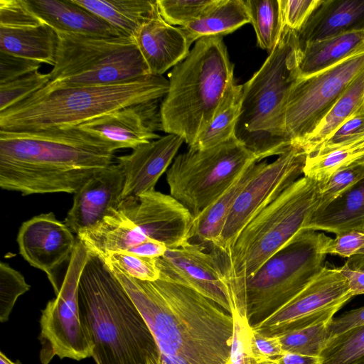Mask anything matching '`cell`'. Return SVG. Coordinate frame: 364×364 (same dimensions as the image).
Returning a JSON list of instances; mask_svg holds the SVG:
<instances>
[{"mask_svg": "<svg viewBox=\"0 0 364 364\" xmlns=\"http://www.w3.org/2000/svg\"><path fill=\"white\" fill-rule=\"evenodd\" d=\"M105 264L144 318L161 364H228L234 333L232 314L186 286L162 278L141 281Z\"/></svg>", "mask_w": 364, "mask_h": 364, "instance_id": "cell-1", "label": "cell"}, {"mask_svg": "<svg viewBox=\"0 0 364 364\" xmlns=\"http://www.w3.org/2000/svg\"><path fill=\"white\" fill-rule=\"evenodd\" d=\"M117 150L77 126L0 131V187L23 196L75 193Z\"/></svg>", "mask_w": 364, "mask_h": 364, "instance_id": "cell-2", "label": "cell"}, {"mask_svg": "<svg viewBox=\"0 0 364 364\" xmlns=\"http://www.w3.org/2000/svg\"><path fill=\"white\" fill-rule=\"evenodd\" d=\"M78 299L96 364H161L144 318L104 260L90 252L80 279Z\"/></svg>", "mask_w": 364, "mask_h": 364, "instance_id": "cell-3", "label": "cell"}, {"mask_svg": "<svg viewBox=\"0 0 364 364\" xmlns=\"http://www.w3.org/2000/svg\"><path fill=\"white\" fill-rule=\"evenodd\" d=\"M168 87V80L154 75L109 85H46L0 112V131L36 132L77 126L129 105L159 100L166 95Z\"/></svg>", "mask_w": 364, "mask_h": 364, "instance_id": "cell-4", "label": "cell"}, {"mask_svg": "<svg viewBox=\"0 0 364 364\" xmlns=\"http://www.w3.org/2000/svg\"><path fill=\"white\" fill-rule=\"evenodd\" d=\"M223 36L198 39L188 56L168 75L160 105L162 130L191 146L213 119L225 91L234 80Z\"/></svg>", "mask_w": 364, "mask_h": 364, "instance_id": "cell-5", "label": "cell"}, {"mask_svg": "<svg viewBox=\"0 0 364 364\" xmlns=\"http://www.w3.org/2000/svg\"><path fill=\"white\" fill-rule=\"evenodd\" d=\"M299 78L296 33L283 27L277 46L242 85L235 136L260 161L282 154L292 144L285 129V113L290 91Z\"/></svg>", "mask_w": 364, "mask_h": 364, "instance_id": "cell-6", "label": "cell"}, {"mask_svg": "<svg viewBox=\"0 0 364 364\" xmlns=\"http://www.w3.org/2000/svg\"><path fill=\"white\" fill-rule=\"evenodd\" d=\"M325 183L303 176L241 230L226 252L215 254L229 289L253 274L305 228L319 205Z\"/></svg>", "mask_w": 364, "mask_h": 364, "instance_id": "cell-7", "label": "cell"}, {"mask_svg": "<svg viewBox=\"0 0 364 364\" xmlns=\"http://www.w3.org/2000/svg\"><path fill=\"white\" fill-rule=\"evenodd\" d=\"M331 237L306 230L230 289L233 309L251 324L260 321L304 289L326 266ZM252 324V325H253Z\"/></svg>", "mask_w": 364, "mask_h": 364, "instance_id": "cell-8", "label": "cell"}, {"mask_svg": "<svg viewBox=\"0 0 364 364\" xmlns=\"http://www.w3.org/2000/svg\"><path fill=\"white\" fill-rule=\"evenodd\" d=\"M56 32L50 87L109 85L150 75L133 38Z\"/></svg>", "mask_w": 364, "mask_h": 364, "instance_id": "cell-9", "label": "cell"}, {"mask_svg": "<svg viewBox=\"0 0 364 364\" xmlns=\"http://www.w3.org/2000/svg\"><path fill=\"white\" fill-rule=\"evenodd\" d=\"M257 161H261L235 136L208 149H188L173 159L166 172L170 195L195 218Z\"/></svg>", "mask_w": 364, "mask_h": 364, "instance_id": "cell-10", "label": "cell"}, {"mask_svg": "<svg viewBox=\"0 0 364 364\" xmlns=\"http://www.w3.org/2000/svg\"><path fill=\"white\" fill-rule=\"evenodd\" d=\"M90 252L77 239L68 266L55 299L41 311L40 360L48 364L55 356L81 360L92 356L94 345L81 318L80 279Z\"/></svg>", "mask_w": 364, "mask_h": 364, "instance_id": "cell-11", "label": "cell"}, {"mask_svg": "<svg viewBox=\"0 0 364 364\" xmlns=\"http://www.w3.org/2000/svg\"><path fill=\"white\" fill-rule=\"evenodd\" d=\"M364 70V52L317 73L299 78L287 103L285 129L300 144L319 124L351 82Z\"/></svg>", "mask_w": 364, "mask_h": 364, "instance_id": "cell-12", "label": "cell"}, {"mask_svg": "<svg viewBox=\"0 0 364 364\" xmlns=\"http://www.w3.org/2000/svg\"><path fill=\"white\" fill-rule=\"evenodd\" d=\"M306 158L303 148L292 144L273 162H266L237 197L210 249L228 251L247 223L304 175Z\"/></svg>", "mask_w": 364, "mask_h": 364, "instance_id": "cell-13", "label": "cell"}, {"mask_svg": "<svg viewBox=\"0 0 364 364\" xmlns=\"http://www.w3.org/2000/svg\"><path fill=\"white\" fill-rule=\"evenodd\" d=\"M353 297L338 267L326 265L299 294L251 326L260 333L276 336L331 321L336 313Z\"/></svg>", "mask_w": 364, "mask_h": 364, "instance_id": "cell-14", "label": "cell"}, {"mask_svg": "<svg viewBox=\"0 0 364 364\" xmlns=\"http://www.w3.org/2000/svg\"><path fill=\"white\" fill-rule=\"evenodd\" d=\"M117 208L149 240L167 249L190 242L194 216L177 199L153 191L121 200Z\"/></svg>", "mask_w": 364, "mask_h": 364, "instance_id": "cell-15", "label": "cell"}, {"mask_svg": "<svg viewBox=\"0 0 364 364\" xmlns=\"http://www.w3.org/2000/svg\"><path fill=\"white\" fill-rule=\"evenodd\" d=\"M155 260L159 278L190 287L232 314L228 284L215 254L207 252L205 245L190 241L181 247L167 249Z\"/></svg>", "mask_w": 364, "mask_h": 364, "instance_id": "cell-16", "label": "cell"}, {"mask_svg": "<svg viewBox=\"0 0 364 364\" xmlns=\"http://www.w3.org/2000/svg\"><path fill=\"white\" fill-rule=\"evenodd\" d=\"M74 233L52 212L36 215L22 223L17 235L21 256L44 272L57 294L60 285L54 271L70 260L77 243Z\"/></svg>", "mask_w": 364, "mask_h": 364, "instance_id": "cell-17", "label": "cell"}, {"mask_svg": "<svg viewBox=\"0 0 364 364\" xmlns=\"http://www.w3.org/2000/svg\"><path fill=\"white\" fill-rule=\"evenodd\" d=\"M159 100L129 105L87 121L77 127L116 150L136 147L159 139L161 129Z\"/></svg>", "mask_w": 364, "mask_h": 364, "instance_id": "cell-18", "label": "cell"}, {"mask_svg": "<svg viewBox=\"0 0 364 364\" xmlns=\"http://www.w3.org/2000/svg\"><path fill=\"white\" fill-rule=\"evenodd\" d=\"M124 176L118 164L96 173L74 193L64 223L75 234L95 225L122 200Z\"/></svg>", "mask_w": 364, "mask_h": 364, "instance_id": "cell-19", "label": "cell"}, {"mask_svg": "<svg viewBox=\"0 0 364 364\" xmlns=\"http://www.w3.org/2000/svg\"><path fill=\"white\" fill-rule=\"evenodd\" d=\"M183 142L181 136L167 134L117 157V164L124 176L122 199L155 191L158 180L173 162Z\"/></svg>", "mask_w": 364, "mask_h": 364, "instance_id": "cell-20", "label": "cell"}, {"mask_svg": "<svg viewBox=\"0 0 364 364\" xmlns=\"http://www.w3.org/2000/svg\"><path fill=\"white\" fill-rule=\"evenodd\" d=\"M134 40L150 75H162L190 53L191 46L181 28L166 22L159 9L139 28Z\"/></svg>", "mask_w": 364, "mask_h": 364, "instance_id": "cell-21", "label": "cell"}, {"mask_svg": "<svg viewBox=\"0 0 364 364\" xmlns=\"http://www.w3.org/2000/svg\"><path fill=\"white\" fill-rule=\"evenodd\" d=\"M364 30V0H321L301 28L298 46Z\"/></svg>", "mask_w": 364, "mask_h": 364, "instance_id": "cell-22", "label": "cell"}, {"mask_svg": "<svg viewBox=\"0 0 364 364\" xmlns=\"http://www.w3.org/2000/svg\"><path fill=\"white\" fill-rule=\"evenodd\" d=\"M58 36L40 18L12 26H0V52L54 65Z\"/></svg>", "mask_w": 364, "mask_h": 364, "instance_id": "cell-23", "label": "cell"}, {"mask_svg": "<svg viewBox=\"0 0 364 364\" xmlns=\"http://www.w3.org/2000/svg\"><path fill=\"white\" fill-rule=\"evenodd\" d=\"M26 2L38 18L56 31L106 37L122 36L73 0H26Z\"/></svg>", "mask_w": 364, "mask_h": 364, "instance_id": "cell-24", "label": "cell"}, {"mask_svg": "<svg viewBox=\"0 0 364 364\" xmlns=\"http://www.w3.org/2000/svg\"><path fill=\"white\" fill-rule=\"evenodd\" d=\"M361 52H364V30L298 46L299 78L321 72Z\"/></svg>", "mask_w": 364, "mask_h": 364, "instance_id": "cell-25", "label": "cell"}, {"mask_svg": "<svg viewBox=\"0 0 364 364\" xmlns=\"http://www.w3.org/2000/svg\"><path fill=\"white\" fill-rule=\"evenodd\" d=\"M305 230L335 235L364 230V177L328 205L317 209Z\"/></svg>", "mask_w": 364, "mask_h": 364, "instance_id": "cell-26", "label": "cell"}, {"mask_svg": "<svg viewBox=\"0 0 364 364\" xmlns=\"http://www.w3.org/2000/svg\"><path fill=\"white\" fill-rule=\"evenodd\" d=\"M265 163L257 161L248 165L213 203L194 218L192 238L205 246L215 244L237 197Z\"/></svg>", "mask_w": 364, "mask_h": 364, "instance_id": "cell-27", "label": "cell"}, {"mask_svg": "<svg viewBox=\"0 0 364 364\" xmlns=\"http://www.w3.org/2000/svg\"><path fill=\"white\" fill-rule=\"evenodd\" d=\"M119 31L134 38L139 28L158 10L152 0H73Z\"/></svg>", "mask_w": 364, "mask_h": 364, "instance_id": "cell-28", "label": "cell"}, {"mask_svg": "<svg viewBox=\"0 0 364 364\" xmlns=\"http://www.w3.org/2000/svg\"><path fill=\"white\" fill-rule=\"evenodd\" d=\"M250 23L243 0H215L198 19L180 27L190 46L206 36H223Z\"/></svg>", "mask_w": 364, "mask_h": 364, "instance_id": "cell-29", "label": "cell"}, {"mask_svg": "<svg viewBox=\"0 0 364 364\" xmlns=\"http://www.w3.org/2000/svg\"><path fill=\"white\" fill-rule=\"evenodd\" d=\"M364 105V70L351 82L316 129L299 144L306 155L316 151L330 135Z\"/></svg>", "mask_w": 364, "mask_h": 364, "instance_id": "cell-30", "label": "cell"}, {"mask_svg": "<svg viewBox=\"0 0 364 364\" xmlns=\"http://www.w3.org/2000/svg\"><path fill=\"white\" fill-rule=\"evenodd\" d=\"M242 98V85L232 80L225 91L213 121L188 149H208L235 136L241 113Z\"/></svg>", "mask_w": 364, "mask_h": 364, "instance_id": "cell-31", "label": "cell"}, {"mask_svg": "<svg viewBox=\"0 0 364 364\" xmlns=\"http://www.w3.org/2000/svg\"><path fill=\"white\" fill-rule=\"evenodd\" d=\"M364 157V134L336 146L306 155L304 176L325 183L339 169Z\"/></svg>", "mask_w": 364, "mask_h": 364, "instance_id": "cell-32", "label": "cell"}, {"mask_svg": "<svg viewBox=\"0 0 364 364\" xmlns=\"http://www.w3.org/2000/svg\"><path fill=\"white\" fill-rule=\"evenodd\" d=\"M257 45L271 53L278 44L283 25L279 0H246Z\"/></svg>", "mask_w": 364, "mask_h": 364, "instance_id": "cell-33", "label": "cell"}, {"mask_svg": "<svg viewBox=\"0 0 364 364\" xmlns=\"http://www.w3.org/2000/svg\"><path fill=\"white\" fill-rule=\"evenodd\" d=\"M318 358L320 364H364V324L331 336Z\"/></svg>", "mask_w": 364, "mask_h": 364, "instance_id": "cell-34", "label": "cell"}, {"mask_svg": "<svg viewBox=\"0 0 364 364\" xmlns=\"http://www.w3.org/2000/svg\"><path fill=\"white\" fill-rule=\"evenodd\" d=\"M331 321L305 326L276 336L284 353L318 357L332 336L329 329Z\"/></svg>", "mask_w": 364, "mask_h": 364, "instance_id": "cell-35", "label": "cell"}, {"mask_svg": "<svg viewBox=\"0 0 364 364\" xmlns=\"http://www.w3.org/2000/svg\"><path fill=\"white\" fill-rule=\"evenodd\" d=\"M49 82V73H42L38 70L12 81L0 84V112L27 99Z\"/></svg>", "mask_w": 364, "mask_h": 364, "instance_id": "cell-36", "label": "cell"}, {"mask_svg": "<svg viewBox=\"0 0 364 364\" xmlns=\"http://www.w3.org/2000/svg\"><path fill=\"white\" fill-rule=\"evenodd\" d=\"M215 0H156L163 19L172 26H185L200 18Z\"/></svg>", "mask_w": 364, "mask_h": 364, "instance_id": "cell-37", "label": "cell"}, {"mask_svg": "<svg viewBox=\"0 0 364 364\" xmlns=\"http://www.w3.org/2000/svg\"><path fill=\"white\" fill-rule=\"evenodd\" d=\"M30 289L24 277L9 264L0 263V321L6 322L18 298Z\"/></svg>", "mask_w": 364, "mask_h": 364, "instance_id": "cell-38", "label": "cell"}, {"mask_svg": "<svg viewBox=\"0 0 364 364\" xmlns=\"http://www.w3.org/2000/svg\"><path fill=\"white\" fill-rule=\"evenodd\" d=\"M102 259L106 263L114 265L127 275L141 281L154 282L160 277L155 258L127 252H115Z\"/></svg>", "mask_w": 364, "mask_h": 364, "instance_id": "cell-39", "label": "cell"}, {"mask_svg": "<svg viewBox=\"0 0 364 364\" xmlns=\"http://www.w3.org/2000/svg\"><path fill=\"white\" fill-rule=\"evenodd\" d=\"M363 177L364 164H352L335 172L323 187L317 209L328 205Z\"/></svg>", "mask_w": 364, "mask_h": 364, "instance_id": "cell-40", "label": "cell"}, {"mask_svg": "<svg viewBox=\"0 0 364 364\" xmlns=\"http://www.w3.org/2000/svg\"><path fill=\"white\" fill-rule=\"evenodd\" d=\"M249 353L254 363L269 361L284 351L277 336H267L254 331L250 325L247 335Z\"/></svg>", "mask_w": 364, "mask_h": 364, "instance_id": "cell-41", "label": "cell"}, {"mask_svg": "<svg viewBox=\"0 0 364 364\" xmlns=\"http://www.w3.org/2000/svg\"><path fill=\"white\" fill-rule=\"evenodd\" d=\"M320 1L321 0H279L283 27L299 31Z\"/></svg>", "mask_w": 364, "mask_h": 364, "instance_id": "cell-42", "label": "cell"}, {"mask_svg": "<svg viewBox=\"0 0 364 364\" xmlns=\"http://www.w3.org/2000/svg\"><path fill=\"white\" fill-rule=\"evenodd\" d=\"M41 67L37 61L0 52V84L33 73Z\"/></svg>", "mask_w": 364, "mask_h": 364, "instance_id": "cell-43", "label": "cell"}, {"mask_svg": "<svg viewBox=\"0 0 364 364\" xmlns=\"http://www.w3.org/2000/svg\"><path fill=\"white\" fill-rule=\"evenodd\" d=\"M363 134H364V105L348 117L316 151L336 146Z\"/></svg>", "mask_w": 364, "mask_h": 364, "instance_id": "cell-44", "label": "cell"}, {"mask_svg": "<svg viewBox=\"0 0 364 364\" xmlns=\"http://www.w3.org/2000/svg\"><path fill=\"white\" fill-rule=\"evenodd\" d=\"M364 249V230H350L336 235L327 249V255L349 258Z\"/></svg>", "mask_w": 364, "mask_h": 364, "instance_id": "cell-45", "label": "cell"}, {"mask_svg": "<svg viewBox=\"0 0 364 364\" xmlns=\"http://www.w3.org/2000/svg\"><path fill=\"white\" fill-rule=\"evenodd\" d=\"M338 269L353 296L364 294V255L357 254L348 258Z\"/></svg>", "mask_w": 364, "mask_h": 364, "instance_id": "cell-46", "label": "cell"}, {"mask_svg": "<svg viewBox=\"0 0 364 364\" xmlns=\"http://www.w3.org/2000/svg\"><path fill=\"white\" fill-rule=\"evenodd\" d=\"M362 324H364V306L346 312L337 318H333L330 323L329 329L333 336Z\"/></svg>", "mask_w": 364, "mask_h": 364, "instance_id": "cell-47", "label": "cell"}, {"mask_svg": "<svg viewBox=\"0 0 364 364\" xmlns=\"http://www.w3.org/2000/svg\"><path fill=\"white\" fill-rule=\"evenodd\" d=\"M0 364H16L11 361L3 352L0 353Z\"/></svg>", "mask_w": 364, "mask_h": 364, "instance_id": "cell-48", "label": "cell"}, {"mask_svg": "<svg viewBox=\"0 0 364 364\" xmlns=\"http://www.w3.org/2000/svg\"><path fill=\"white\" fill-rule=\"evenodd\" d=\"M353 164H364V157L361 158L358 161H355Z\"/></svg>", "mask_w": 364, "mask_h": 364, "instance_id": "cell-49", "label": "cell"}, {"mask_svg": "<svg viewBox=\"0 0 364 364\" xmlns=\"http://www.w3.org/2000/svg\"><path fill=\"white\" fill-rule=\"evenodd\" d=\"M358 254L364 255V249L361 250Z\"/></svg>", "mask_w": 364, "mask_h": 364, "instance_id": "cell-50", "label": "cell"}]
</instances>
